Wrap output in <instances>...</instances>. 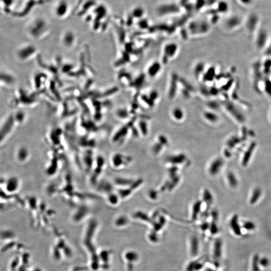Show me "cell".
<instances>
[{
  "instance_id": "36",
  "label": "cell",
  "mask_w": 271,
  "mask_h": 271,
  "mask_svg": "<svg viewBox=\"0 0 271 271\" xmlns=\"http://www.w3.org/2000/svg\"><path fill=\"white\" fill-rule=\"evenodd\" d=\"M208 231L210 232L211 235H216V234L218 233L219 229L214 222H212L211 224H210V228L208 229Z\"/></svg>"
},
{
  "instance_id": "24",
  "label": "cell",
  "mask_w": 271,
  "mask_h": 271,
  "mask_svg": "<svg viewBox=\"0 0 271 271\" xmlns=\"http://www.w3.org/2000/svg\"><path fill=\"white\" fill-rule=\"evenodd\" d=\"M15 0H1L2 7H3V10L5 12L9 13L11 8L13 7Z\"/></svg>"
},
{
  "instance_id": "25",
  "label": "cell",
  "mask_w": 271,
  "mask_h": 271,
  "mask_svg": "<svg viewBox=\"0 0 271 271\" xmlns=\"http://www.w3.org/2000/svg\"><path fill=\"white\" fill-rule=\"evenodd\" d=\"M259 264L261 270H265L270 267V260L266 257H260Z\"/></svg>"
},
{
  "instance_id": "2",
  "label": "cell",
  "mask_w": 271,
  "mask_h": 271,
  "mask_svg": "<svg viewBox=\"0 0 271 271\" xmlns=\"http://www.w3.org/2000/svg\"><path fill=\"white\" fill-rule=\"evenodd\" d=\"M139 255L137 252L133 250H127L123 254V259L124 266L127 271H133L135 266L140 260Z\"/></svg>"
},
{
  "instance_id": "53",
  "label": "cell",
  "mask_w": 271,
  "mask_h": 271,
  "mask_svg": "<svg viewBox=\"0 0 271 271\" xmlns=\"http://www.w3.org/2000/svg\"><path fill=\"white\" fill-rule=\"evenodd\" d=\"M183 94L184 96H189V91L188 90H183Z\"/></svg>"
},
{
  "instance_id": "20",
  "label": "cell",
  "mask_w": 271,
  "mask_h": 271,
  "mask_svg": "<svg viewBox=\"0 0 271 271\" xmlns=\"http://www.w3.org/2000/svg\"><path fill=\"white\" fill-rule=\"evenodd\" d=\"M134 180L131 179L126 178H117L115 180V184L121 187H128L130 186Z\"/></svg>"
},
{
  "instance_id": "34",
  "label": "cell",
  "mask_w": 271,
  "mask_h": 271,
  "mask_svg": "<svg viewBox=\"0 0 271 271\" xmlns=\"http://www.w3.org/2000/svg\"><path fill=\"white\" fill-rule=\"evenodd\" d=\"M139 126L143 135L144 136L147 135L148 133V130L147 123H146V121H141L139 123Z\"/></svg>"
},
{
  "instance_id": "42",
  "label": "cell",
  "mask_w": 271,
  "mask_h": 271,
  "mask_svg": "<svg viewBox=\"0 0 271 271\" xmlns=\"http://www.w3.org/2000/svg\"><path fill=\"white\" fill-rule=\"evenodd\" d=\"M117 115L118 117L122 118H127L129 115L127 111H126V109H124L118 110L117 112Z\"/></svg>"
},
{
  "instance_id": "6",
  "label": "cell",
  "mask_w": 271,
  "mask_h": 271,
  "mask_svg": "<svg viewBox=\"0 0 271 271\" xmlns=\"http://www.w3.org/2000/svg\"><path fill=\"white\" fill-rule=\"evenodd\" d=\"M4 121V123L1 126V144L5 141L8 137L9 136L13 129L15 124L14 118L11 117H8Z\"/></svg>"
},
{
  "instance_id": "26",
  "label": "cell",
  "mask_w": 271,
  "mask_h": 271,
  "mask_svg": "<svg viewBox=\"0 0 271 271\" xmlns=\"http://www.w3.org/2000/svg\"><path fill=\"white\" fill-rule=\"evenodd\" d=\"M133 190L130 187H126L124 188L120 189L118 191V195L121 198H124L130 196Z\"/></svg>"
},
{
  "instance_id": "18",
  "label": "cell",
  "mask_w": 271,
  "mask_h": 271,
  "mask_svg": "<svg viewBox=\"0 0 271 271\" xmlns=\"http://www.w3.org/2000/svg\"><path fill=\"white\" fill-rule=\"evenodd\" d=\"M178 80V76L176 74H173L172 77L170 87L169 96L170 99H172L175 95L176 90L177 89V81Z\"/></svg>"
},
{
  "instance_id": "50",
  "label": "cell",
  "mask_w": 271,
  "mask_h": 271,
  "mask_svg": "<svg viewBox=\"0 0 271 271\" xmlns=\"http://www.w3.org/2000/svg\"><path fill=\"white\" fill-rule=\"evenodd\" d=\"M126 51H127L128 52H132V51H133V48H132V45H130V44H128L126 45Z\"/></svg>"
},
{
  "instance_id": "11",
  "label": "cell",
  "mask_w": 271,
  "mask_h": 271,
  "mask_svg": "<svg viewBox=\"0 0 271 271\" xmlns=\"http://www.w3.org/2000/svg\"><path fill=\"white\" fill-rule=\"evenodd\" d=\"M230 228L234 235L236 237H241L243 235L241 228L238 223V216L235 215L232 216L230 221Z\"/></svg>"
},
{
  "instance_id": "49",
  "label": "cell",
  "mask_w": 271,
  "mask_h": 271,
  "mask_svg": "<svg viewBox=\"0 0 271 271\" xmlns=\"http://www.w3.org/2000/svg\"><path fill=\"white\" fill-rule=\"evenodd\" d=\"M123 58L126 61V62L129 61V60H130V56H129L128 53L124 52L123 53Z\"/></svg>"
},
{
  "instance_id": "27",
  "label": "cell",
  "mask_w": 271,
  "mask_h": 271,
  "mask_svg": "<svg viewBox=\"0 0 271 271\" xmlns=\"http://www.w3.org/2000/svg\"><path fill=\"white\" fill-rule=\"evenodd\" d=\"M203 200L205 203H206L207 206H210V204L213 202V197L212 194L210 191V190L207 189L204 190L203 193Z\"/></svg>"
},
{
  "instance_id": "4",
  "label": "cell",
  "mask_w": 271,
  "mask_h": 271,
  "mask_svg": "<svg viewBox=\"0 0 271 271\" xmlns=\"http://www.w3.org/2000/svg\"><path fill=\"white\" fill-rule=\"evenodd\" d=\"M187 250L188 255L192 260L196 259L199 254L200 243L199 239L195 235H192L187 241Z\"/></svg>"
},
{
  "instance_id": "44",
  "label": "cell",
  "mask_w": 271,
  "mask_h": 271,
  "mask_svg": "<svg viewBox=\"0 0 271 271\" xmlns=\"http://www.w3.org/2000/svg\"><path fill=\"white\" fill-rule=\"evenodd\" d=\"M205 117L207 119H208L210 121H214L216 120V117L210 113H206L205 114Z\"/></svg>"
},
{
  "instance_id": "45",
  "label": "cell",
  "mask_w": 271,
  "mask_h": 271,
  "mask_svg": "<svg viewBox=\"0 0 271 271\" xmlns=\"http://www.w3.org/2000/svg\"><path fill=\"white\" fill-rule=\"evenodd\" d=\"M150 99H152L154 101L155 99H156L158 97V93L156 91H152L150 94Z\"/></svg>"
},
{
  "instance_id": "16",
  "label": "cell",
  "mask_w": 271,
  "mask_h": 271,
  "mask_svg": "<svg viewBox=\"0 0 271 271\" xmlns=\"http://www.w3.org/2000/svg\"><path fill=\"white\" fill-rule=\"evenodd\" d=\"M202 202L201 201H196L193 204L191 214V219L193 221L197 220V217L200 213L201 205Z\"/></svg>"
},
{
  "instance_id": "28",
  "label": "cell",
  "mask_w": 271,
  "mask_h": 271,
  "mask_svg": "<svg viewBox=\"0 0 271 271\" xmlns=\"http://www.w3.org/2000/svg\"><path fill=\"white\" fill-rule=\"evenodd\" d=\"M160 68V65L158 62H155L149 68L148 74L151 77H154L159 72Z\"/></svg>"
},
{
  "instance_id": "51",
  "label": "cell",
  "mask_w": 271,
  "mask_h": 271,
  "mask_svg": "<svg viewBox=\"0 0 271 271\" xmlns=\"http://www.w3.org/2000/svg\"><path fill=\"white\" fill-rule=\"evenodd\" d=\"M125 62H126V61H125L123 59V58H122V59H120V60H118V61L116 62L115 65H116L117 66H119L120 65H123V64H124Z\"/></svg>"
},
{
  "instance_id": "47",
  "label": "cell",
  "mask_w": 271,
  "mask_h": 271,
  "mask_svg": "<svg viewBox=\"0 0 271 271\" xmlns=\"http://www.w3.org/2000/svg\"><path fill=\"white\" fill-rule=\"evenodd\" d=\"M211 216L213 217V222H215L217 220L218 217V214L216 211H213L211 213Z\"/></svg>"
},
{
  "instance_id": "32",
  "label": "cell",
  "mask_w": 271,
  "mask_h": 271,
  "mask_svg": "<svg viewBox=\"0 0 271 271\" xmlns=\"http://www.w3.org/2000/svg\"><path fill=\"white\" fill-rule=\"evenodd\" d=\"M228 179L230 185L232 187H235L238 185V181L235 175L232 172H229L228 175Z\"/></svg>"
},
{
  "instance_id": "12",
  "label": "cell",
  "mask_w": 271,
  "mask_h": 271,
  "mask_svg": "<svg viewBox=\"0 0 271 271\" xmlns=\"http://www.w3.org/2000/svg\"><path fill=\"white\" fill-rule=\"evenodd\" d=\"M29 153L27 148L21 146L18 148L16 153V158L18 161L23 163L26 161L29 158Z\"/></svg>"
},
{
  "instance_id": "30",
  "label": "cell",
  "mask_w": 271,
  "mask_h": 271,
  "mask_svg": "<svg viewBox=\"0 0 271 271\" xmlns=\"http://www.w3.org/2000/svg\"><path fill=\"white\" fill-rule=\"evenodd\" d=\"M164 147H165L162 145L160 143H159L158 141H157L154 144H153V146L152 147V150L155 154L157 155L161 152Z\"/></svg>"
},
{
  "instance_id": "39",
  "label": "cell",
  "mask_w": 271,
  "mask_h": 271,
  "mask_svg": "<svg viewBox=\"0 0 271 271\" xmlns=\"http://www.w3.org/2000/svg\"><path fill=\"white\" fill-rule=\"evenodd\" d=\"M173 115L175 118L177 120H180L183 117V114L182 111L179 108H176L173 111Z\"/></svg>"
},
{
  "instance_id": "7",
  "label": "cell",
  "mask_w": 271,
  "mask_h": 271,
  "mask_svg": "<svg viewBox=\"0 0 271 271\" xmlns=\"http://www.w3.org/2000/svg\"><path fill=\"white\" fill-rule=\"evenodd\" d=\"M208 262L206 257L201 259H195L187 264L185 267L186 271H201Z\"/></svg>"
},
{
  "instance_id": "13",
  "label": "cell",
  "mask_w": 271,
  "mask_h": 271,
  "mask_svg": "<svg viewBox=\"0 0 271 271\" xmlns=\"http://www.w3.org/2000/svg\"><path fill=\"white\" fill-rule=\"evenodd\" d=\"M223 161L222 159L217 158L213 161L210 166L209 172L211 175H215L217 174L220 170V168L223 165Z\"/></svg>"
},
{
  "instance_id": "19",
  "label": "cell",
  "mask_w": 271,
  "mask_h": 271,
  "mask_svg": "<svg viewBox=\"0 0 271 271\" xmlns=\"http://www.w3.org/2000/svg\"><path fill=\"white\" fill-rule=\"evenodd\" d=\"M260 257L258 254H255L252 256L250 262V271H261V269L260 268L259 264V260Z\"/></svg>"
},
{
  "instance_id": "21",
  "label": "cell",
  "mask_w": 271,
  "mask_h": 271,
  "mask_svg": "<svg viewBox=\"0 0 271 271\" xmlns=\"http://www.w3.org/2000/svg\"><path fill=\"white\" fill-rule=\"evenodd\" d=\"M158 235L159 234L155 231L152 230L147 234V240L152 244H157L160 241V238Z\"/></svg>"
},
{
  "instance_id": "35",
  "label": "cell",
  "mask_w": 271,
  "mask_h": 271,
  "mask_svg": "<svg viewBox=\"0 0 271 271\" xmlns=\"http://www.w3.org/2000/svg\"><path fill=\"white\" fill-rule=\"evenodd\" d=\"M241 139H240L239 138H232L231 139L228 141L227 143V145L229 147V148H233L237 144L240 143L241 142Z\"/></svg>"
},
{
  "instance_id": "46",
  "label": "cell",
  "mask_w": 271,
  "mask_h": 271,
  "mask_svg": "<svg viewBox=\"0 0 271 271\" xmlns=\"http://www.w3.org/2000/svg\"><path fill=\"white\" fill-rule=\"evenodd\" d=\"M202 65H198L197 67H196V68H195V74H196V75H198V74L200 73V72H201V71L202 70Z\"/></svg>"
},
{
  "instance_id": "22",
  "label": "cell",
  "mask_w": 271,
  "mask_h": 271,
  "mask_svg": "<svg viewBox=\"0 0 271 271\" xmlns=\"http://www.w3.org/2000/svg\"><path fill=\"white\" fill-rule=\"evenodd\" d=\"M129 223V219L126 216H120L115 220V225L119 228H123L127 226Z\"/></svg>"
},
{
  "instance_id": "52",
  "label": "cell",
  "mask_w": 271,
  "mask_h": 271,
  "mask_svg": "<svg viewBox=\"0 0 271 271\" xmlns=\"http://www.w3.org/2000/svg\"><path fill=\"white\" fill-rule=\"evenodd\" d=\"M224 154H225V156H226V157H231V154L230 153V152L228 151V150H227V149H225V151H224Z\"/></svg>"
},
{
  "instance_id": "37",
  "label": "cell",
  "mask_w": 271,
  "mask_h": 271,
  "mask_svg": "<svg viewBox=\"0 0 271 271\" xmlns=\"http://www.w3.org/2000/svg\"><path fill=\"white\" fill-rule=\"evenodd\" d=\"M145 78V76L144 74H142L139 77H138L133 83V86L136 87H141L143 84L144 83V80Z\"/></svg>"
},
{
  "instance_id": "48",
  "label": "cell",
  "mask_w": 271,
  "mask_h": 271,
  "mask_svg": "<svg viewBox=\"0 0 271 271\" xmlns=\"http://www.w3.org/2000/svg\"><path fill=\"white\" fill-rule=\"evenodd\" d=\"M131 129H132L133 135L135 137H138L139 136V132H138V131L137 130V129L136 128H135L134 126H133Z\"/></svg>"
},
{
  "instance_id": "5",
  "label": "cell",
  "mask_w": 271,
  "mask_h": 271,
  "mask_svg": "<svg viewBox=\"0 0 271 271\" xmlns=\"http://www.w3.org/2000/svg\"><path fill=\"white\" fill-rule=\"evenodd\" d=\"M223 253V242L222 239L216 238L213 241L211 247V256L213 261H219L222 259Z\"/></svg>"
},
{
  "instance_id": "31",
  "label": "cell",
  "mask_w": 271,
  "mask_h": 271,
  "mask_svg": "<svg viewBox=\"0 0 271 271\" xmlns=\"http://www.w3.org/2000/svg\"><path fill=\"white\" fill-rule=\"evenodd\" d=\"M119 195L115 193H110L108 195V201L112 205H116L118 202Z\"/></svg>"
},
{
  "instance_id": "33",
  "label": "cell",
  "mask_w": 271,
  "mask_h": 271,
  "mask_svg": "<svg viewBox=\"0 0 271 271\" xmlns=\"http://www.w3.org/2000/svg\"><path fill=\"white\" fill-rule=\"evenodd\" d=\"M243 228L247 232H253L256 229V225L253 222L247 221L244 223Z\"/></svg>"
},
{
  "instance_id": "10",
  "label": "cell",
  "mask_w": 271,
  "mask_h": 271,
  "mask_svg": "<svg viewBox=\"0 0 271 271\" xmlns=\"http://www.w3.org/2000/svg\"><path fill=\"white\" fill-rule=\"evenodd\" d=\"M187 157L183 153L172 155L168 156L166 158L167 162L171 165L178 167L179 165H183L187 161Z\"/></svg>"
},
{
  "instance_id": "29",
  "label": "cell",
  "mask_w": 271,
  "mask_h": 271,
  "mask_svg": "<svg viewBox=\"0 0 271 271\" xmlns=\"http://www.w3.org/2000/svg\"><path fill=\"white\" fill-rule=\"evenodd\" d=\"M261 195V190L259 188H257L254 190L252 197L251 198L250 203L252 204L256 203L259 200Z\"/></svg>"
},
{
  "instance_id": "43",
  "label": "cell",
  "mask_w": 271,
  "mask_h": 271,
  "mask_svg": "<svg viewBox=\"0 0 271 271\" xmlns=\"http://www.w3.org/2000/svg\"><path fill=\"white\" fill-rule=\"evenodd\" d=\"M142 99L144 102H145L146 103L150 106H154V102L152 99H150V97L147 96L146 95L142 96Z\"/></svg>"
},
{
  "instance_id": "23",
  "label": "cell",
  "mask_w": 271,
  "mask_h": 271,
  "mask_svg": "<svg viewBox=\"0 0 271 271\" xmlns=\"http://www.w3.org/2000/svg\"><path fill=\"white\" fill-rule=\"evenodd\" d=\"M177 47L174 44H170L167 45L165 48V55L167 57H172L175 53Z\"/></svg>"
},
{
  "instance_id": "3",
  "label": "cell",
  "mask_w": 271,
  "mask_h": 271,
  "mask_svg": "<svg viewBox=\"0 0 271 271\" xmlns=\"http://www.w3.org/2000/svg\"><path fill=\"white\" fill-rule=\"evenodd\" d=\"M70 6L66 0H57L53 8L54 16L59 19H64L69 13Z\"/></svg>"
},
{
  "instance_id": "40",
  "label": "cell",
  "mask_w": 271,
  "mask_h": 271,
  "mask_svg": "<svg viewBox=\"0 0 271 271\" xmlns=\"http://www.w3.org/2000/svg\"><path fill=\"white\" fill-rule=\"evenodd\" d=\"M158 194H158V191L153 189L149 191V197L150 199L153 200H157L158 199Z\"/></svg>"
},
{
  "instance_id": "17",
  "label": "cell",
  "mask_w": 271,
  "mask_h": 271,
  "mask_svg": "<svg viewBox=\"0 0 271 271\" xmlns=\"http://www.w3.org/2000/svg\"><path fill=\"white\" fill-rule=\"evenodd\" d=\"M133 217L134 219L142 220V222L150 223L151 225L153 221L151 217H150L148 214L143 211H137L134 214Z\"/></svg>"
},
{
  "instance_id": "1",
  "label": "cell",
  "mask_w": 271,
  "mask_h": 271,
  "mask_svg": "<svg viewBox=\"0 0 271 271\" xmlns=\"http://www.w3.org/2000/svg\"><path fill=\"white\" fill-rule=\"evenodd\" d=\"M49 24L45 18L37 17L31 20L27 24L26 32L34 40H40L45 37L49 30Z\"/></svg>"
},
{
  "instance_id": "38",
  "label": "cell",
  "mask_w": 271,
  "mask_h": 271,
  "mask_svg": "<svg viewBox=\"0 0 271 271\" xmlns=\"http://www.w3.org/2000/svg\"><path fill=\"white\" fill-rule=\"evenodd\" d=\"M179 81H180L181 84L184 86V87H185L186 90H188V91H194V89L192 87V86L188 81H186L185 80H184V78H179Z\"/></svg>"
},
{
  "instance_id": "8",
  "label": "cell",
  "mask_w": 271,
  "mask_h": 271,
  "mask_svg": "<svg viewBox=\"0 0 271 271\" xmlns=\"http://www.w3.org/2000/svg\"><path fill=\"white\" fill-rule=\"evenodd\" d=\"M132 161V158L130 156L123 155L120 153H116L112 158V163L114 167L120 168L129 165Z\"/></svg>"
},
{
  "instance_id": "15",
  "label": "cell",
  "mask_w": 271,
  "mask_h": 271,
  "mask_svg": "<svg viewBox=\"0 0 271 271\" xmlns=\"http://www.w3.org/2000/svg\"><path fill=\"white\" fill-rule=\"evenodd\" d=\"M256 146V143L255 142H252L247 149L246 153H244L243 161H242V164L244 166H246L247 165V164L249 163V161L251 158V156H252V153H253L254 151L255 150Z\"/></svg>"
},
{
  "instance_id": "9",
  "label": "cell",
  "mask_w": 271,
  "mask_h": 271,
  "mask_svg": "<svg viewBox=\"0 0 271 271\" xmlns=\"http://www.w3.org/2000/svg\"><path fill=\"white\" fill-rule=\"evenodd\" d=\"M136 118L135 117L133 118V119L129 121V123H128L127 124H126V126H124L123 127L121 128V129H120L115 134V135H114V136L112 138V141L114 142H117L118 141H121L127 136L129 129H131L133 126L134 123L136 121Z\"/></svg>"
},
{
  "instance_id": "14",
  "label": "cell",
  "mask_w": 271,
  "mask_h": 271,
  "mask_svg": "<svg viewBox=\"0 0 271 271\" xmlns=\"http://www.w3.org/2000/svg\"><path fill=\"white\" fill-rule=\"evenodd\" d=\"M19 181L18 178L16 177H12L6 181V190L8 192L16 191L17 190L19 186Z\"/></svg>"
},
{
  "instance_id": "41",
  "label": "cell",
  "mask_w": 271,
  "mask_h": 271,
  "mask_svg": "<svg viewBox=\"0 0 271 271\" xmlns=\"http://www.w3.org/2000/svg\"><path fill=\"white\" fill-rule=\"evenodd\" d=\"M157 141H158L159 143H160L161 144H162V145L165 147L168 145V144H169V141H168V139L164 135H160L158 137V138Z\"/></svg>"
}]
</instances>
